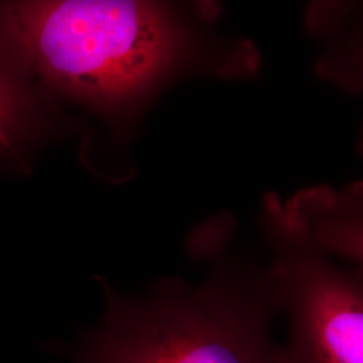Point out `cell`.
<instances>
[{
  "mask_svg": "<svg viewBox=\"0 0 363 363\" xmlns=\"http://www.w3.org/2000/svg\"><path fill=\"white\" fill-rule=\"evenodd\" d=\"M145 0L23 1L7 10L13 37L39 69L93 104L142 109L189 76L257 70L247 40L217 37L211 6Z\"/></svg>",
  "mask_w": 363,
  "mask_h": 363,
  "instance_id": "obj_1",
  "label": "cell"
},
{
  "mask_svg": "<svg viewBox=\"0 0 363 363\" xmlns=\"http://www.w3.org/2000/svg\"><path fill=\"white\" fill-rule=\"evenodd\" d=\"M208 262L198 284L169 276L138 295L104 286L103 316L70 345V363L280 362L269 267L226 250Z\"/></svg>",
  "mask_w": 363,
  "mask_h": 363,
  "instance_id": "obj_2",
  "label": "cell"
},
{
  "mask_svg": "<svg viewBox=\"0 0 363 363\" xmlns=\"http://www.w3.org/2000/svg\"><path fill=\"white\" fill-rule=\"evenodd\" d=\"M288 337L279 363H363V269L337 265L308 237L269 242Z\"/></svg>",
  "mask_w": 363,
  "mask_h": 363,
  "instance_id": "obj_3",
  "label": "cell"
},
{
  "mask_svg": "<svg viewBox=\"0 0 363 363\" xmlns=\"http://www.w3.org/2000/svg\"><path fill=\"white\" fill-rule=\"evenodd\" d=\"M6 85L0 77V143L7 144V124L10 121L11 105Z\"/></svg>",
  "mask_w": 363,
  "mask_h": 363,
  "instance_id": "obj_4",
  "label": "cell"
}]
</instances>
